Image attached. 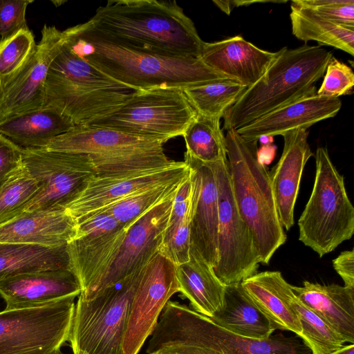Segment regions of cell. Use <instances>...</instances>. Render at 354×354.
Here are the masks:
<instances>
[{
  "mask_svg": "<svg viewBox=\"0 0 354 354\" xmlns=\"http://www.w3.org/2000/svg\"><path fill=\"white\" fill-rule=\"evenodd\" d=\"M197 113L183 89L137 91L122 106L88 126L168 141L184 134Z\"/></svg>",
  "mask_w": 354,
  "mask_h": 354,
  "instance_id": "cell-9",
  "label": "cell"
},
{
  "mask_svg": "<svg viewBox=\"0 0 354 354\" xmlns=\"http://www.w3.org/2000/svg\"><path fill=\"white\" fill-rule=\"evenodd\" d=\"M227 160L233 195L241 216L252 234L260 262L268 264L286 241L280 222L270 171L259 157L258 140L227 131Z\"/></svg>",
  "mask_w": 354,
  "mask_h": 354,
  "instance_id": "cell-3",
  "label": "cell"
},
{
  "mask_svg": "<svg viewBox=\"0 0 354 354\" xmlns=\"http://www.w3.org/2000/svg\"><path fill=\"white\" fill-rule=\"evenodd\" d=\"M247 88L231 80L188 87L183 91L198 114L221 119Z\"/></svg>",
  "mask_w": 354,
  "mask_h": 354,
  "instance_id": "cell-34",
  "label": "cell"
},
{
  "mask_svg": "<svg viewBox=\"0 0 354 354\" xmlns=\"http://www.w3.org/2000/svg\"><path fill=\"white\" fill-rule=\"evenodd\" d=\"M88 21L121 43L165 56L198 57L204 43L176 1L111 0Z\"/></svg>",
  "mask_w": 354,
  "mask_h": 354,
  "instance_id": "cell-2",
  "label": "cell"
},
{
  "mask_svg": "<svg viewBox=\"0 0 354 354\" xmlns=\"http://www.w3.org/2000/svg\"><path fill=\"white\" fill-rule=\"evenodd\" d=\"M36 48L35 36L29 28L0 39V88L9 83L22 70Z\"/></svg>",
  "mask_w": 354,
  "mask_h": 354,
  "instance_id": "cell-38",
  "label": "cell"
},
{
  "mask_svg": "<svg viewBox=\"0 0 354 354\" xmlns=\"http://www.w3.org/2000/svg\"><path fill=\"white\" fill-rule=\"evenodd\" d=\"M192 182L189 175L180 184L175 194L168 224H174L189 216Z\"/></svg>",
  "mask_w": 354,
  "mask_h": 354,
  "instance_id": "cell-43",
  "label": "cell"
},
{
  "mask_svg": "<svg viewBox=\"0 0 354 354\" xmlns=\"http://www.w3.org/2000/svg\"><path fill=\"white\" fill-rule=\"evenodd\" d=\"M189 174L184 162L168 167L126 174L95 176L64 209L77 223L138 191L183 178Z\"/></svg>",
  "mask_w": 354,
  "mask_h": 354,
  "instance_id": "cell-17",
  "label": "cell"
},
{
  "mask_svg": "<svg viewBox=\"0 0 354 354\" xmlns=\"http://www.w3.org/2000/svg\"><path fill=\"white\" fill-rule=\"evenodd\" d=\"M32 0H0V39L21 30L28 29L26 19L28 6Z\"/></svg>",
  "mask_w": 354,
  "mask_h": 354,
  "instance_id": "cell-42",
  "label": "cell"
},
{
  "mask_svg": "<svg viewBox=\"0 0 354 354\" xmlns=\"http://www.w3.org/2000/svg\"><path fill=\"white\" fill-rule=\"evenodd\" d=\"M77 227L65 209L23 212L0 225V243L63 247L75 236Z\"/></svg>",
  "mask_w": 354,
  "mask_h": 354,
  "instance_id": "cell-24",
  "label": "cell"
},
{
  "mask_svg": "<svg viewBox=\"0 0 354 354\" xmlns=\"http://www.w3.org/2000/svg\"><path fill=\"white\" fill-rule=\"evenodd\" d=\"M185 155L203 162H216L227 159L225 137L220 119L198 114L183 135Z\"/></svg>",
  "mask_w": 354,
  "mask_h": 354,
  "instance_id": "cell-33",
  "label": "cell"
},
{
  "mask_svg": "<svg viewBox=\"0 0 354 354\" xmlns=\"http://www.w3.org/2000/svg\"><path fill=\"white\" fill-rule=\"evenodd\" d=\"M77 223L76 234L66 245V250L70 270L77 277L84 292L107 270L128 228L104 212Z\"/></svg>",
  "mask_w": 354,
  "mask_h": 354,
  "instance_id": "cell-15",
  "label": "cell"
},
{
  "mask_svg": "<svg viewBox=\"0 0 354 354\" xmlns=\"http://www.w3.org/2000/svg\"><path fill=\"white\" fill-rule=\"evenodd\" d=\"M241 284L275 330L300 335L301 326L292 304L295 295L279 271L257 272Z\"/></svg>",
  "mask_w": 354,
  "mask_h": 354,
  "instance_id": "cell-25",
  "label": "cell"
},
{
  "mask_svg": "<svg viewBox=\"0 0 354 354\" xmlns=\"http://www.w3.org/2000/svg\"><path fill=\"white\" fill-rule=\"evenodd\" d=\"M7 176H0V185L2 183V182L4 180V179L7 177Z\"/></svg>",
  "mask_w": 354,
  "mask_h": 354,
  "instance_id": "cell-50",
  "label": "cell"
},
{
  "mask_svg": "<svg viewBox=\"0 0 354 354\" xmlns=\"http://www.w3.org/2000/svg\"><path fill=\"white\" fill-rule=\"evenodd\" d=\"M70 270L66 245L0 243V281L28 273Z\"/></svg>",
  "mask_w": 354,
  "mask_h": 354,
  "instance_id": "cell-30",
  "label": "cell"
},
{
  "mask_svg": "<svg viewBox=\"0 0 354 354\" xmlns=\"http://www.w3.org/2000/svg\"><path fill=\"white\" fill-rule=\"evenodd\" d=\"M341 107L339 97L319 96L315 93L280 106L236 131L246 140L282 136L291 130L307 129L318 122L333 118Z\"/></svg>",
  "mask_w": 354,
  "mask_h": 354,
  "instance_id": "cell-21",
  "label": "cell"
},
{
  "mask_svg": "<svg viewBox=\"0 0 354 354\" xmlns=\"http://www.w3.org/2000/svg\"><path fill=\"white\" fill-rule=\"evenodd\" d=\"M75 125L59 112L42 108L0 122V134L22 149L44 148Z\"/></svg>",
  "mask_w": 354,
  "mask_h": 354,
  "instance_id": "cell-28",
  "label": "cell"
},
{
  "mask_svg": "<svg viewBox=\"0 0 354 354\" xmlns=\"http://www.w3.org/2000/svg\"><path fill=\"white\" fill-rule=\"evenodd\" d=\"M315 163L313 190L298 221L299 240L322 257L353 235L354 207L326 147L317 149Z\"/></svg>",
  "mask_w": 354,
  "mask_h": 354,
  "instance_id": "cell-7",
  "label": "cell"
},
{
  "mask_svg": "<svg viewBox=\"0 0 354 354\" xmlns=\"http://www.w3.org/2000/svg\"><path fill=\"white\" fill-rule=\"evenodd\" d=\"M142 269L90 300L78 297L68 340L73 354H123L131 303Z\"/></svg>",
  "mask_w": 354,
  "mask_h": 354,
  "instance_id": "cell-8",
  "label": "cell"
},
{
  "mask_svg": "<svg viewBox=\"0 0 354 354\" xmlns=\"http://www.w3.org/2000/svg\"><path fill=\"white\" fill-rule=\"evenodd\" d=\"M213 2L225 13L229 15L234 7L233 1H213Z\"/></svg>",
  "mask_w": 354,
  "mask_h": 354,
  "instance_id": "cell-46",
  "label": "cell"
},
{
  "mask_svg": "<svg viewBox=\"0 0 354 354\" xmlns=\"http://www.w3.org/2000/svg\"><path fill=\"white\" fill-rule=\"evenodd\" d=\"M80 283L70 270H46L20 274L0 281V295L6 308H20L79 296Z\"/></svg>",
  "mask_w": 354,
  "mask_h": 354,
  "instance_id": "cell-23",
  "label": "cell"
},
{
  "mask_svg": "<svg viewBox=\"0 0 354 354\" xmlns=\"http://www.w3.org/2000/svg\"><path fill=\"white\" fill-rule=\"evenodd\" d=\"M218 194V261L213 268L225 285L241 283L257 272L260 262L250 229L233 195L227 160L213 162Z\"/></svg>",
  "mask_w": 354,
  "mask_h": 354,
  "instance_id": "cell-12",
  "label": "cell"
},
{
  "mask_svg": "<svg viewBox=\"0 0 354 354\" xmlns=\"http://www.w3.org/2000/svg\"><path fill=\"white\" fill-rule=\"evenodd\" d=\"M159 252L175 266L189 260V216L174 224H167Z\"/></svg>",
  "mask_w": 354,
  "mask_h": 354,
  "instance_id": "cell-39",
  "label": "cell"
},
{
  "mask_svg": "<svg viewBox=\"0 0 354 354\" xmlns=\"http://www.w3.org/2000/svg\"><path fill=\"white\" fill-rule=\"evenodd\" d=\"M282 136L283 149L270 176L280 222L289 230L295 224V205L302 174L313 153L308 143L307 129L291 130Z\"/></svg>",
  "mask_w": 354,
  "mask_h": 354,
  "instance_id": "cell-22",
  "label": "cell"
},
{
  "mask_svg": "<svg viewBox=\"0 0 354 354\" xmlns=\"http://www.w3.org/2000/svg\"><path fill=\"white\" fill-rule=\"evenodd\" d=\"M292 3L336 24L354 28L353 0H297Z\"/></svg>",
  "mask_w": 354,
  "mask_h": 354,
  "instance_id": "cell-40",
  "label": "cell"
},
{
  "mask_svg": "<svg viewBox=\"0 0 354 354\" xmlns=\"http://www.w3.org/2000/svg\"><path fill=\"white\" fill-rule=\"evenodd\" d=\"M63 32L64 46L73 53L136 91L159 88L183 90L232 80L212 69L198 57L165 56L126 45L100 30L89 21Z\"/></svg>",
  "mask_w": 354,
  "mask_h": 354,
  "instance_id": "cell-1",
  "label": "cell"
},
{
  "mask_svg": "<svg viewBox=\"0 0 354 354\" xmlns=\"http://www.w3.org/2000/svg\"><path fill=\"white\" fill-rule=\"evenodd\" d=\"M292 304L301 326L299 337L312 354H332L344 346V339L296 295Z\"/></svg>",
  "mask_w": 354,
  "mask_h": 354,
  "instance_id": "cell-36",
  "label": "cell"
},
{
  "mask_svg": "<svg viewBox=\"0 0 354 354\" xmlns=\"http://www.w3.org/2000/svg\"><path fill=\"white\" fill-rule=\"evenodd\" d=\"M179 292L176 266L157 253L144 267L135 290L122 344L123 354H138L170 298Z\"/></svg>",
  "mask_w": 354,
  "mask_h": 354,
  "instance_id": "cell-14",
  "label": "cell"
},
{
  "mask_svg": "<svg viewBox=\"0 0 354 354\" xmlns=\"http://www.w3.org/2000/svg\"><path fill=\"white\" fill-rule=\"evenodd\" d=\"M176 192L130 225L107 270L95 283L82 292L79 297L84 300L94 298L104 290L142 269L159 252Z\"/></svg>",
  "mask_w": 354,
  "mask_h": 354,
  "instance_id": "cell-13",
  "label": "cell"
},
{
  "mask_svg": "<svg viewBox=\"0 0 354 354\" xmlns=\"http://www.w3.org/2000/svg\"><path fill=\"white\" fill-rule=\"evenodd\" d=\"M189 168L192 198L189 212L190 251L214 268L218 261V194L213 162L185 154Z\"/></svg>",
  "mask_w": 354,
  "mask_h": 354,
  "instance_id": "cell-18",
  "label": "cell"
},
{
  "mask_svg": "<svg viewBox=\"0 0 354 354\" xmlns=\"http://www.w3.org/2000/svg\"><path fill=\"white\" fill-rule=\"evenodd\" d=\"M290 10L292 32L297 39L316 41L353 55L354 28L336 24L292 3Z\"/></svg>",
  "mask_w": 354,
  "mask_h": 354,
  "instance_id": "cell-32",
  "label": "cell"
},
{
  "mask_svg": "<svg viewBox=\"0 0 354 354\" xmlns=\"http://www.w3.org/2000/svg\"><path fill=\"white\" fill-rule=\"evenodd\" d=\"M43 108L55 110L75 125H88L113 112L137 91L107 76L66 46L52 61Z\"/></svg>",
  "mask_w": 354,
  "mask_h": 354,
  "instance_id": "cell-5",
  "label": "cell"
},
{
  "mask_svg": "<svg viewBox=\"0 0 354 354\" xmlns=\"http://www.w3.org/2000/svg\"><path fill=\"white\" fill-rule=\"evenodd\" d=\"M52 354H66V353H64L62 352V351H61V349H59V350H58V351H57L54 352V353H52Z\"/></svg>",
  "mask_w": 354,
  "mask_h": 354,
  "instance_id": "cell-49",
  "label": "cell"
},
{
  "mask_svg": "<svg viewBox=\"0 0 354 354\" xmlns=\"http://www.w3.org/2000/svg\"><path fill=\"white\" fill-rule=\"evenodd\" d=\"M337 273L344 282V286L354 288V250L342 252L333 261Z\"/></svg>",
  "mask_w": 354,
  "mask_h": 354,
  "instance_id": "cell-45",
  "label": "cell"
},
{
  "mask_svg": "<svg viewBox=\"0 0 354 354\" xmlns=\"http://www.w3.org/2000/svg\"><path fill=\"white\" fill-rule=\"evenodd\" d=\"M187 176L135 192L98 212L109 214L119 223L129 228L139 217L176 192Z\"/></svg>",
  "mask_w": 354,
  "mask_h": 354,
  "instance_id": "cell-35",
  "label": "cell"
},
{
  "mask_svg": "<svg viewBox=\"0 0 354 354\" xmlns=\"http://www.w3.org/2000/svg\"><path fill=\"white\" fill-rule=\"evenodd\" d=\"M64 42L63 31L54 26H44L32 57L9 83L0 88V122L43 108L48 68Z\"/></svg>",
  "mask_w": 354,
  "mask_h": 354,
  "instance_id": "cell-16",
  "label": "cell"
},
{
  "mask_svg": "<svg viewBox=\"0 0 354 354\" xmlns=\"http://www.w3.org/2000/svg\"><path fill=\"white\" fill-rule=\"evenodd\" d=\"M333 53L320 46L282 48L263 76L225 113L223 128L238 129L277 108L315 93Z\"/></svg>",
  "mask_w": 354,
  "mask_h": 354,
  "instance_id": "cell-4",
  "label": "cell"
},
{
  "mask_svg": "<svg viewBox=\"0 0 354 354\" xmlns=\"http://www.w3.org/2000/svg\"><path fill=\"white\" fill-rule=\"evenodd\" d=\"M201 320L209 337L227 354H312L304 342L295 337L278 334L263 339L248 338L222 328L202 315Z\"/></svg>",
  "mask_w": 354,
  "mask_h": 354,
  "instance_id": "cell-31",
  "label": "cell"
},
{
  "mask_svg": "<svg viewBox=\"0 0 354 354\" xmlns=\"http://www.w3.org/2000/svg\"><path fill=\"white\" fill-rule=\"evenodd\" d=\"M176 273L179 292L196 312L211 319L223 308L225 286L196 253L190 251L189 260L176 266Z\"/></svg>",
  "mask_w": 354,
  "mask_h": 354,
  "instance_id": "cell-27",
  "label": "cell"
},
{
  "mask_svg": "<svg viewBox=\"0 0 354 354\" xmlns=\"http://www.w3.org/2000/svg\"><path fill=\"white\" fill-rule=\"evenodd\" d=\"M210 319L222 328L248 338L266 339L275 330L241 283L225 286L223 308Z\"/></svg>",
  "mask_w": 354,
  "mask_h": 354,
  "instance_id": "cell-29",
  "label": "cell"
},
{
  "mask_svg": "<svg viewBox=\"0 0 354 354\" xmlns=\"http://www.w3.org/2000/svg\"><path fill=\"white\" fill-rule=\"evenodd\" d=\"M147 354H227L205 329L201 315L169 300L150 335Z\"/></svg>",
  "mask_w": 354,
  "mask_h": 354,
  "instance_id": "cell-19",
  "label": "cell"
},
{
  "mask_svg": "<svg viewBox=\"0 0 354 354\" xmlns=\"http://www.w3.org/2000/svg\"><path fill=\"white\" fill-rule=\"evenodd\" d=\"M332 354H354V344L344 346Z\"/></svg>",
  "mask_w": 354,
  "mask_h": 354,
  "instance_id": "cell-47",
  "label": "cell"
},
{
  "mask_svg": "<svg viewBox=\"0 0 354 354\" xmlns=\"http://www.w3.org/2000/svg\"><path fill=\"white\" fill-rule=\"evenodd\" d=\"M296 297L322 317L345 341L354 344V288L304 281L292 286Z\"/></svg>",
  "mask_w": 354,
  "mask_h": 354,
  "instance_id": "cell-26",
  "label": "cell"
},
{
  "mask_svg": "<svg viewBox=\"0 0 354 354\" xmlns=\"http://www.w3.org/2000/svg\"><path fill=\"white\" fill-rule=\"evenodd\" d=\"M22 164L39 189L21 213L64 209L97 175L89 157L82 153L23 149Z\"/></svg>",
  "mask_w": 354,
  "mask_h": 354,
  "instance_id": "cell-11",
  "label": "cell"
},
{
  "mask_svg": "<svg viewBox=\"0 0 354 354\" xmlns=\"http://www.w3.org/2000/svg\"><path fill=\"white\" fill-rule=\"evenodd\" d=\"M51 2L55 6H59L64 3H65L64 1H51Z\"/></svg>",
  "mask_w": 354,
  "mask_h": 354,
  "instance_id": "cell-48",
  "label": "cell"
},
{
  "mask_svg": "<svg viewBox=\"0 0 354 354\" xmlns=\"http://www.w3.org/2000/svg\"><path fill=\"white\" fill-rule=\"evenodd\" d=\"M324 80L317 95L327 97H339L350 93L354 86V74L351 68L333 57L324 73Z\"/></svg>",
  "mask_w": 354,
  "mask_h": 354,
  "instance_id": "cell-41",
  "label": "cell"
},
{
  "mask_svg": "<svg viewBox=\"0 0 354 354\" xmlns=\"http://www.w3.org/2000/svg\"><path fill=\"white\" fill-rule=\"evenodd\" d=\"M38 189L23 164L10 173L0 185V225L21 214Z\"/></svg>",
  "mask_w": 354,
  "mask_h": 354,
  "instance_id": "cell-37",
  "label": "cell"
},
{
  "mask_svg": "<svg viewBox=\"0 0 354 354\" xmlns=\"http://www.w3.org/2000/svg\"><path fill=\"white\" fill-rule=\"evenodd\" d=\"M262 50L240 35L203 44L198 58L212 69L249 87L281 54Z\"/></svg>",
  "mask_w": 354,
  "mask_h": 354,
  "instance_id": "cell-20",
  "label": "cell"
},
{
  "mask_svg": "<svg viewBox=\"0 0 354 354\" xmlns=\"http://www.w3.org/2000/svg\"><path fill=\"white\" fill-rule=\"evenodd\" d=\"M163 140L88 125H75L53 138L44 149L87 155L96 176H108L161 169L174 165Z\"/></svg>",
  "mask_w": 354,
  "mask_h": 354,
  "instance_id": "cell-6",
  "label": "cell"
},
{
  "mask_svg": "<svg viewBox=\"0 0 354 354\" xmlns=\"http://www.w3.org/2000/svg\"><path fill=\"white\" fill-rule=\"evenodd\" d=\"M77 295L0 311V354H52L68 340Z\"/></svg>",
  "mask_w": 354,
  "mask_h": 354,
  "instance_id": "cell-10",
  "label": "cell"
},
{
  "mask_svg": "<svg viewBox=\"0 0 354 354\" xmlns=\"http://www.w3.org/2000/svg\"><path fill=\"white\" fill-rule=\"evenodd\" d=\"M23 149L0 134V176H6L22 164Z\"/></svg>",
  "mask_w": 354,
  "mask_h": 354,
  "instance_id": "cell-44",
  "label": "cell"
}]
</instances>
